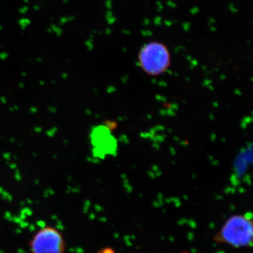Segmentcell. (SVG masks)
Wrapping results in <instances>:
<instances>
[{
	"label": "cell",
	"instance_id": "obj_1",
	"mask_svg": "<svg viewBox=\"0 0 253 253\" xmlns=\"http://www.w3.org/2000/svg\"><path fill=\"white\" fill-rule=\"evenodd\" d=\"M253 238L252 214H234L221 226L214 236L216 244H224L235 249L251 246Z\"/></svg>",
	"mask_w": 253,
	"mask_h": 253
},
{
	"label": "cell",
	"instance_id": "obj_2",
	"mask_svg": "<svg viewBox=\"0 0 253 253\" xmlns=\"http://www.w3.org/2000/svg\"><path fill=\"white\" fill-rule=\"evenodd\" d=\"M138 61L145 73L151 76H158L166 72L170 66V53L163 43L150 42L141 48Z\"/></svg>",
	"mask_w": 253,
	"mask_h": 253
},
{
	"label": "cell",
	"instance_id": "obj_3",
	"mask_svg": "<svg viewBox=\"0 0 253 253\" xmlns=\"http://www.w3.org/2000/svg\"><path fill=\"white\" fill-rule=\"evenodd\" d=\"M31 253H66V243L62 233L52 226L38 229L28 243Z\"/></svg>",
	"mask_w": 253,
	"mask_h": 253
},
{
	"label": "cell",
	"instance_id": "obj_4",
	"mask_svg": "<svg viewBox=\"0 0 253 253\" xmlns=\"http://www.w3.org/2000/svg\"><path fill=\"white\" fill-rule=\"evenodd\" d=\"M97 253H116L115 250L111 247H106L101 249Z\"/></svg>",
	"mask_w": 253,
	"mask_h": 253
}]
</instances>
